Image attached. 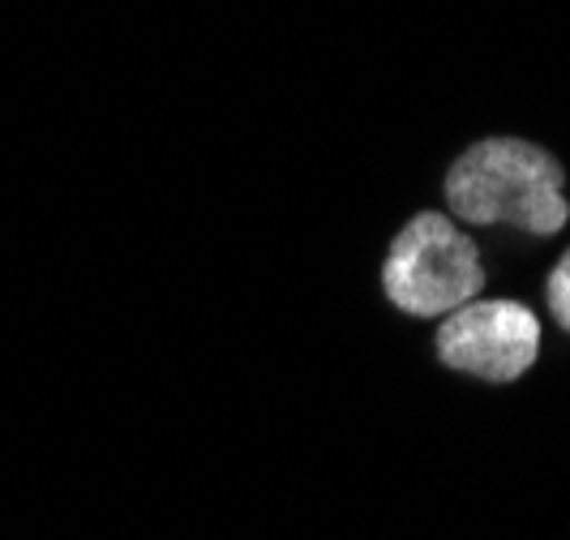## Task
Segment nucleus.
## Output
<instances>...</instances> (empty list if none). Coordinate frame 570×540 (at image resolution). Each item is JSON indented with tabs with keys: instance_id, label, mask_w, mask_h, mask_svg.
Instances as JSON below:
<instances>
[{
	"instance_id": "obj_2",
	"label": "nucleus",
	"mask_w": 570,
	"mask_h": 540,
	"mask_svg": "<svg viewBox=\"0 0 570 540\" xmlns=\"http://www.w3.org/2000/svg\"><path fill=\"white\" fill-rule=\"evenodd\" d=\"M485 257L481 240H472L446 210L412 215L382 262V292L400 313L429 322L446 317L459 305L485 292Z\"/></svg>"
},
{
	"instance_id": "obj_1",
	"label": "nucleus",
	"mask_w": 570,
	"mask_h": 540,
	"mask_svg": "<svg viewBox=\"0 0 570 540\" xmlns=\"http://www.w3.org/2000/svg\"><path fill=\"white\" fill-rule=\"evenodd\" d=\"M446 215L472 228L558 236L570 224L567 168L537 143L485 138L459 150L442 176Z\"/></svg>"
},
{
	"instance_id": "obj_4",
	"label": "nucleus",
	"mask_w": 570,
	"mask_h": 540,
	"mask_svg": "<svg viewBox=\"0 0 570 540\" xmlns=\"http://www.w3.org/2000/svg\"><path fill=\"white\" fill-rule=\"evenodd\" d=\"M544 310L558 322V331L570 335V249L558 257L553 271L544 275Z\"/></svg>"
},
{
	"instance_id": "obj_3",
	"label": "nucleus",
	"mask_w": 570,
	"mask_h": 540,
	"mask_svg": "<svg viewBox=\"0 0 570 540\" xmlns=\"http://www.w3.org/2000/svg\"><path fill=\"white\" fill-rule=\"evenodd\" d=\"M541 340L544 331L537 310H528L514 296H493V301H468L455 313H446L433 347L442 370L489 386H507L537 370Z\"/></svg>"
}]
</instances>
